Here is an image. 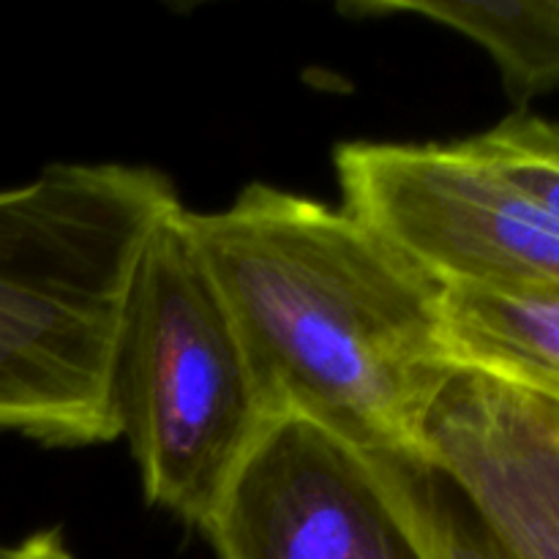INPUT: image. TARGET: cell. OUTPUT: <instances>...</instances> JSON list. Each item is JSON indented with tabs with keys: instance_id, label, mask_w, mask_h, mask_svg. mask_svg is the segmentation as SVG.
<instances>
[{
	"instance_id": "7",
	"label": "cell",
	"mask_w": 559,
	"mask_h": 559,
	"mask_svg": "<svg viewBox=\"0 0 559 559\" xmlns=\"http://www.w3.org/2000/svg\"><path fill=\"white\" fill-rule=\"evenodd\" d=\"M442 338L453 369L559 407V287L442 289Z\"/></svg>"
},
{
	"instance_id": "12",
	"label": "cell",
	"mask_w": 559,
	"mask_h": 559,
	"mask_svg": "<svg viewBox=\"0 0 559 559\" xmlns=\"http://www.w3.org/2000/svg\"><path fill=\"white\" fill-rule=\"evenodd\" d=\"M0 559H9V549H3V546H0Z\"/></svg>"
},
{
	"instance_id": "5",
	"label": "cell",
	"mask_w": 559,
	"mask_h": 559,
	"mask_svg": "<svg viewBox=\"0 0 559 559\" xmlns=\"http://www.w3.org/2000/svg\"><path fill=\"white\" fill-rule=\"evenodd\" d=\"M202 533L218 559H431L371 453L271 420Z\"/></svg>"
},
{
	"instance_id": "11",
	"label": "cell",
	"mask_w": 559,
	"mask_h": 559,
	"mask_svg": "<svg viewBox=\"0 0 559 559\" xmlns=\"http://www.w3.org/2000/svg\"><path fill=\"white\" fill-rule=\"evenodd\" d=\"M9 559H74L71 551L63 546L58 530L38 533L33 538L22 540L20 546L9 549Z\"/></svg>"
},
{
	"instance_id": "13",
	"label": "cell",
	"mask_w": 559,
	"mask_h": 559,
	"mask_svg": "<svg viewBox=\"0 0 559 559\" xmlns=\"http://www.w3.org/2000/svg\"><path fill=\"white\" fill-rule=\"evenodd\" d=\"M557 409H559V407H557Z\"/></svg>"
},
{
	"instance_id": "4",
	"label": "cell",
	"mask_w": 559,
	"mask_h": 559,
	"mask_svg": "<svg viewBox=\"0 0 559 559\" xmlns=\"http://www.w3.org/2000/svg\"><path fill=\"white\" fill-rule=\"evenodd\" d=\"M344 211L440 289L559 287V224L467 140L344 142Z\"/></svg>"
},
{
	"instance_id": "8",
	"label": "cell",
	"mask_w": 559,
	"mask_h": 559,
	"mask_svg": "<svg viewBox=\"0 0 559 559\" xmlns=\"http://www.w3.org/2000/svg\"><path fill=\"white\" fill-rule=\"evenodd\" d=\"M347 14H418L478 41L500 66L516 104L559 91V0L530 3H451V0H377L342 5Z\"/></svg>"
},
{
	"instance_id": "10",
	"label": "cell",
	"mask_w": 559,
	"mask_h": 559,
	"mask_svg": "<svg viewBox=\"0 0 559 559\" xmlns=\"http://www.w3.org/2000/svg\"><path fill=\"white\" fill-rule=\"evenodd\" d=\"M469 147L559 224V120L511 115Z\"/></svg>"
},
{
	"instance_id": "6",
	"label": "cell",
	"mask_w": 559,
	"mask_h": 559,
	"mask_svg": "<svg viewBox=\"0 0 559 559\" xmlns=\"http://www.w3.org/2000/svg\"><path fill=\"white\" fill-rule=\"evenodd\" d=\"M473 502L516 559H559V409L453 369L420 435V453Z\"/></svg>"
},
{
	"instance_id": "9",
	"label": "cell",
	"mask_w": 559,
	"mask_h": 559,
	"mask_svg": "<svg viewBox=\"0 0 559 559\" xmlns=\"http://www.w3.org/2000/svg\"><path fill=\"white\" fill-rule=\"evenodd\" d=\"M431 559H516L473 502L424 456H374Z\"/></svg>"
},
{
	"instance_id": "1",
	"label": "cell",
	"mask_w": 559,
	"mask_h": 559,
	"mask_svg": "<svg viewBox=\"0 0 559 559\" xmlns=\"http://www.w3.org/2000/svg\"><path fill=\"white\" fill-rule=\"evenodd\" d=\"M183 227L273 415L371 456H418L453 364L442 289L344 207L251 183Z\"/></svg>"
},
{
	"instance_id": "3",
	"label": "cell",
	"mask_w": 559,
	"mask_h": 559,
	"mask_svg": "<svg viewBox=\"0 0 559 559\" xmlns=\"http://www.w3.org/2000/svg\"><path fill=\"white\" fill-rule=\"evenodd\" d=\"M112 404L145 500L200 533L276 420L186 233L183 207L153 229L136 260L115 344Z\"/></svg>"
},
{
	"instance_id": "2",
	"label": "cell",
	"mask_w": 559,
	"mask_h": 559,
	"mask_svg": "<svg viewBox=\"0 0 559 559\" xmlns=\"http://www.w3.org/2000/svg\"><path fill=\"white\" fill-rule=\"evenodd\" d=\"M180 205L142 164H49L0 191V431L118 440L112 364L136 260Z\"/></svg>"
}]
</instances>
